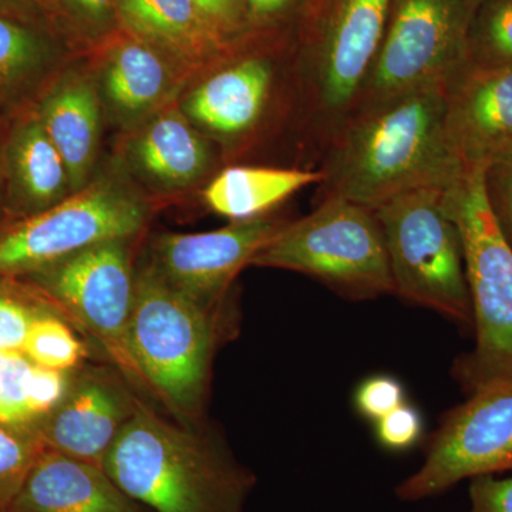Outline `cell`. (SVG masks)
I'll list each match as a JSON object with an SVG mask.
<instances>
[{"label": "cell", "mask_w": 512, "mask_h": 512, "mask_svg": "<svg viewBox=\"0 0 512 512\" xmlns=\"http://www.w3.org/2000/svg\"><path fill=\"white\" fill-rule=\"evenodd\" d=\"M318 168L316 202L342 198L370 210L407 191L451 187L466 167L448 133L446 83L353 111Z\"/></svg>", "instance_id": "1"}, {"label": "cell", "mask_w": 512, "mask_h": 512, "mask_svg": "<svg viewBox=\"0 0 512 512\" xmlns=\"http://www.w3.org/2000/svg\"><path fill=\"white\" fill-rule=\"evenodd\" d=\"M47 311L45 302L0 289V349H22L33 320Z\"/></svg>", "instance_id": "29"}, {"label": "cell", "mask_w": 512, "mask_h": 512, "mask_svg": "<svg viewBox=\"0 0 512 512\" xmlns=\"http://www.w3.org/2000/svg\"><path fill=\"white\" fill-rule=\"evenodd\" d=\"M39 120L66 164L70 188L82 190L99 147L100 109L92 84L64 83L47 97Z\"/></svg>", "instance_id": "18"}, {"label": "cell", "mask_w": 512, "mask_h": 512, "mask_svg": "<svg viewBox=\"0 0 512 512\" xmlns=\"http://www.w3.org/2000/svg\"><path fill=\"white\" fill-rule=\"evenodd\" d=\"M144 205L111 181L0 229V279L37 274L84 249L127 241L143 228Z\"/></svg>", "instance_id": "9"}, {"label": "cell", "mask_w": 512, "mask_h": 512, "mask_svg": "<svg viewBox=\"0 0 512 512\" xmlns=\"http://www.w3.org/2000/svg\"><path fill=\"white\" fill-rule=\"evenodd\" d=\"M466 64L512 67V0H480L468 29Z\"/></svg>", "instance_id": "24"}, {"label": "cell", "mask_w": 512, "mask_h": 512, "mask_svg": "<svg viewBox=\"0 0 512 512\" xmlns=\"http://www.w3.org/2000/svg\"><path fill=\"white\" fill-rule=\"evenodd\" d=\"M120 0H67V5L90 25H104L119 12Z\"/></svg>", "instance_id": "35"}, {"label": "cell", "mask_w": 512, "mask_h": 512, "mask_svg": "<svg viewBox=\"0 0 512 512\" xmlns=\"http://www.w3.org/2000/svg\"><path fill=\"white\" fill-rule=\"evenodd\" d=\"M311 0H244L251 32H279L298 26Z\"/></svg>", "instance_id": "33"}, {"label": "cell", "mask_w": 512, "mask_h": 512, "mask_svg": "<svg viewBox=\"0 0 512 512\" xmlns=\"http://www.w3.org/2000/svg\"><path fill=\"white\" fill-rule=\"evenodd\" d=\"M167 67L141 40H124L111 53L106 67L107 96L120 113L137 116L163 97Z\"/></svg>", "instance_id": "23"}, {"label": "cell", "mask_w": 512, "mask_h": 512, "mask_svg": "<svg viewBox=\"0 0 512 512\" xmlns=\"http://www.w3.org/2000/svg\"><path fill=\"white\" fill-rule=\"evenodd\" d=\"M45 52V45L35 32L0 18V86H12L36 72Z\"/></svg>", "instance_id": "27"}, {"label": "cell", "mask_w": 512, "mask_h": 512, "mask_svg": "<svg viewBox=\"0 0 512 512\" xmlns=\"http://www.w3.org/2000/svg\"><path fill=\"white\" fill-rule=\"evenodd\" d=\"M252 264L312 276L355 301L394 295L386 241L375 211L342 198L316 202L311 214L288 222Z\"/></svg>", "instance_id": "6"}, {"label": "cell", "mask_w": 512, "mask_h": 512, "mask_svg": "<svg viewBox=\"0 0 512 512\" xmlns=\"http://www.w3.org/2000/svg\"><path fill=\"white\" fill-rule=\"evenodd\" d=\"M470 512H512V477L485 474L471 478Z\"/></svg>", "instance_id": "34"}, {"label": "cell", "mask_w": 512, "mask_h": 512, "mask_svg": "<svg viewBox=\"0 0 512 512\" xmlns=\"http://www.w3.org/2000/svg\"><path fill=\"white\" fill-rule=\"evenodd\" d=\"M20 350L37 366L56 372H70L84 356L80 340L52 311L33 320Z\"/></svg>", "instance_id": "25"}, {"label": "cell", "mask_w": 512, "mask_h": 512, "mask_svg": "<svg viewBox=\"0 0 512 512\" xmlns=\"http://www.w3.org/2000/svg\"><path fill=\"white\" fill-rule=\"evenodd\" d=\"M446 92L448 133L464 167L485 165L512 143V67L464 64Z\"/></svg>", "instance_id": "15"}, {"label": "cell", "mask_w": 512, "mask_h": 512, "mask_svg": "<svg viewBox=\"0 0 512 512\" xmlns=\"http://www.w3.org/2000/svg\"><path fill=\"white\" fill-rule=\"evenodd\" d=\"M101 467L151 512H244L255 484L254 476L217 443L141 403Z\"/></svg>", "instance_id": "2"}, {"label": "cell", "mask_w": 512, "mask_h": 512, "mask_svg": "<svg viewBox=\"0 0 512 512\" xmlns=\"http://www.w3.org/2000/svg\"><path fill=\"white\" fill-rule=\"evenodd\" d=\"M423 431V416L417 407L407 402L376 421V439L380 446L390 451H404L416 446Z\"/></svg>", "instance_id": "32"}, {"label": "cell", "mask_w": 512, "mask_h": 512, "mask_svg": "<svg viewBox=\"0 0 512 512\" xmlns=\"http://www.w3.org/2000/svg\"><path fill=\"white\" fill-rule=\"evenodd\" d=\"M137 402L113 376L87 372L72 380L55 410L37 424L46 448L103 466Z\"/></svg>", "instance_id": "14"}, {"label": "cell", "mask_w": 512, "mask_h": 512, "mask_svg": "<svg viewBox=\"0 0 512 512\" xmlns=\"http://www.w3.org/2000/svg\"><path fill=\"white\" fill-rule=\"evenodd\" d=\"M148 264L136 274L126 346L134 373L175 413L195 417L207 396L217 323Z\"/></svg>", "instance_id": "4"}, {"label": "cell", "mask_w": 512, "mask_h": 512, "mask_svg": "<svg viewBox=\"0 0 512 512\" xmlns=\"http://www.w3.org/2000/svg\"><path fill=\"white\" fill-rule=\"evenodd\" d=\"M460 231L477 342L457 360L454 375L468 393L512 382V248L484 190V165L468 167L447 190Z\"/></svg>", "instance_id": "5"}, {"label": "cell", "mask_w": 512, "mask_h": 512, "mask_svg": "<svg viewBox=\"0 0 512 512\" xmlns=\"http://www.w3.org/2000/svg\"><path fill=\"white\" fill-rule=\"evenodd\" d=\"M134 150L141 168L168 187L195 183L211 161L207 144L174 111L157 117L138 137Z\"/></svg>", "instance_id": "21"}, {"label": "cell", "mask_w": 512, "mask_h": 512, "mask_svg": "<svg viewBox=\"0 0 512 512\" xmlns=\"http://www.w3.org/2000/svg\"><path fill=\"white\" fill-rule=\"evenodd\" d=\"M288 221L272 215L232 221L217 231L165 234L153 247V262L165 281L192 301L215 308L244 266Z\"/></svg>", "instance_id": "13"}, {"label": "cell", "mask_w": 512, "mask_h": 512, "mask_svg": "<svg viewBox=\"0 0 512 512\" xmlns=\"http://www.w3.org/2000/svg\"><path fill=\"white\" fill-rule=\"evenodd\" d=\"M13 185L30 210L40 212L64 200L69 171L40 120L19 128L9 151Z\"/></svg>", "instance_id": "22"}, {"label": "cell", "mask_w": 512, "mask_h": 512, "mask_svg": "<svg viewBox=\"0 0 512 512\" xmlns=\"http://www.w3.org/2000/svg\"><path fill=\"white\" fill-rule=\"evenodd\" d=\"M205 25L222 42H238L249 29L244 0H192Z\"/></svg>", "instance_id": "31"}, {"label": "cell", "mask_w": 512, "mask_h": 512, "mask_svg": "<svg viewBox=\"0 0 512 512\" xmlns=\"http://www.w3.org/2000/svg\"><path fill=\"white\" fill-rule=\"evenodd\" d=\"M322 180L319 168L232 165L215 175L205 188L204 200L212 211L229 220H252Z\"/></svg>", "instance_id": "17"}, {"label": "cell", "mask_w": 512, "mask_h": 512, "mask_svg": "<svg viewBox=\"0 0 512 512\" xmlns=\"http://www.w3.org/2000/svg\"><path fill=\"white\" fill-rule=\"evenodd\" d=\"M389 9L390 0H311L293 32L299 127L318 163L359 104Z\"/></svg>", "instance_id": "3"}, {"label": "cell", "mask_w": 512, "mask_h": 512, "mask_svg": "<svg viewBox=\"0 0 512 512\" xmlns=\"http://www.w3.org/2000/svg\"><path fill=\"white\" fill-rule=\"evenodd\" d=\"M403 403H406V390L399 379L390 375L367 377L355 393L357 413L375 423Z\"/></svg>", "instance_id": "30"}, {"label": "cell", "mask_w": 512, "mask_h": 512, "mask_svg": "<svg viewBox=\"0 0 512 512\" xmlns=\"http://www.w3.org/2000/svg\"><path fill=\"white\" fill-rule=\"evenodd\" d=\"M450 187L407 191L375 208L394 295L473 325L463 242L447 208Z\"/></svg>", "instance_id": "7"}, {"label": "cell", "mask_w": 512, "mask_h": 512, "mask_svg": "<svg viewBox=\"0 0 512 512\" xmlns=\"http://www.w3.org/2000/svg\"><path fill=\"white\" fill-rule=\"evenodd\" d=\"M45 450L35 430L0 426V512L10 511Z\"/></svg>", "instance_id": "26"}, {"label": "cell", "mask_w": 512, "mask_h": 512, "mask_svg": "<svg viewBox=\"0 0 512 512\" xmlns=\"http://www.w3.org/2000/svg\"><path fill=\"white\" fill-rule=\"evenodd\" d=\"M484 190L495 221L512 248V143L484 165Z\"/></svg>", "instance_id": "28"}, {"label": "cell", "mask_w": 512, "mask_h": 512, "mask_svg": "<svg viewBox=\"0 0 512 512\" xmlns=\"http://www.w3.org/2000/svg\"><path fill=\"white\" fill-rule=\"evenodd\" d=\"M480 0H390L382 46L356 110L421 87L447 83L466 64Z\"/></svg>", "instance_id": "8"}, {"label": "cell", "mask_w": 512, "mask_h": 512, "mask_svg": "<svg viewBox=\"0 0 512 512\" xmlns=\"http://www.w3.org/2000/svg\"><path fill=\"white\" fill-rule=\"evenodd\" d=\"M35 275L49 298L99 339L124 372L136 375L126 346L136 282L126 241L94 245Z\"/></svg>", "instance_id": "11"}, {"label": "cell", "mask_w": 512, "mask_h": 512, "mask_svg": "<svg viewBox=\"0 0 512 512\" xmlns=\"http://www.w3.org/2000/svg\"><path fill=\"white\" fill-rule=\"evenodd\" d=\"M512 470V382L471 393L450 410L427 444L423 466L397 487L403 501L450 490L466 480Z\"/></svg>", "instance_id": "10"}, {"label": "cell", "mask_w": 512, "mask_h": 512, "mask_svg": "<svg viewBox=\"0 0 512 512\" xmlns=\"http://www.w3.org/2000/svg\"><path fill=\"white\" fill-rule=\"evenodd\" d=\"M70 384V372L37 366L22 350L0 349V426L35 430Z\"/></svg>", "instance_id": "20"}, {"label": "cell", "mask_w": 512, "mask_h": 512, "mask_svg": "<svg viewBox=\"0 0 512 512\" xmlns=\"http://www.w3.org/2000/svg\"><path fill=\"white\" fill-rule=\"evenodd\" d=\"M262 42L261 47L254 46L255 32L235 42L218 62L220 69L207 77L185 104L191 119L225 143L252 140L274 109L281 80L296 76L282 77L275 43L265 46Z\"/></svg>", "instance_id": "12"}, {"label": "cell", "mask_w": 512, "mask_h": 512, "mask_svg": "<svg viewBox=\"0 0 512 512\" xmlns=\"http://www.w3.org/2000/svg\"><path fill=\"white\" fill-rule=\"evenodd\" d=\"M128 28L194 63H217L231 49L205 25L192 0H120Z\"/></svg>", "instance_id": "19"}, {"label": "cell", "mask_w": 512, "mask_h": 512, "mask_svg": "<svg viewBox=\"0 0 512 512\" xmlns=\"http://www.w3.org/2000/svg\"><path fill=\"white\" fill-rule=\"evenodd\" d=\"M9 512H151L104 468L46 448Z\"/></svg>", "instance_id": "16"}]
</instances>
